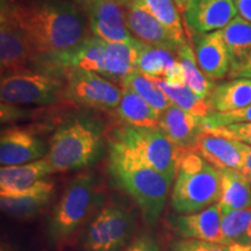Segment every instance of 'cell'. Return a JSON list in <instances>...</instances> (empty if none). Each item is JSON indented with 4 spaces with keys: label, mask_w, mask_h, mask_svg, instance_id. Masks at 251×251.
<instances>
[{
    "label": "cell",
    "mask_w": 251,
    "mask_h": 251,
    "mask_svg": "<svg viewBox=\"0 0 251 251\" xmlns=\"http://www.w3.org/2000/svg\"><path fill=\"white\" fill-rule=\"evenodd\" d=\"M1 13L27 37L35 71L64 76L65 57L89 37L86 15L74 0H15Z\"/></svg>",
    "instance_id": "6da1fadb"
},
{
    "label": "cell",
    "mask_w": 251,
    "mask_h": 251,
    "mask_svg": "<svg viewBox=\"0 0 251 251\" xmlns=\"http://www.w3.org/2000/svg\"><path fill=\"white\" fill-rule=\"evenodd\" d=\"M108 172L112 180L134 200L146 224L152 227L164 212L171 185L133 150L109 139Z\"/></svg>",
    "instance_id": "7a4b0ae2"
},
{
    "label": "cell",
    "mask_w": 251,
    "mask_h": 251,
    "mask_svg": "<svg viewBox=\"0 0 251 251\" xmlns=\"http://www.w3.org/2000/svg\"><path fill=\"white\" fill-rule=\"evenodd\" d=\"M105 196L93 172H81L69 181L47 225V243L62 250L71 242L77 231L101 208Z\"/></svg>",
    "instance_id": "3957f363"
},
{
    "label": "cell",
    "mask_w": 251,
    "mask_h": 251,
    "mask_svg": "<svg viewBox=\"0 0 251 251\" xmlns=\"http://www.w3.org/2000/svg\"><path fill=\"white\" fill-rule=\"evenodd\" d=\"M102 150L101 122L87 115H78L64 120L54 130L47 158L55 172H72L96 163Z\"/></svg>",
    "instance_id": "277c9868"
},
{
    "label": "cell",
    "mask_w": 251,
    "mask_h": 251,
    "mask_svg": "<svg viewBox=\"0 0 251 251\" xmlns=\"http://www.w3.org/2000/svg\"><path fill=\"white\" fill-rule=\"evenodd\" d=\"M222 176L194 150H185L172 184L170 203L178 214H191L220 201Z\"/></svg>",
    "instance_id": "5b68a950"
},
{
    "label": "cell",
    "mask_w": 251,
    "mask_h": 251,
    "mask_svg": "<svg viewBox=\"0 0 251 251\" xmlns=\"http://www.w3.org/2000/svg\"><path fill=\"white\" fill-rule=\"evenodd\" d=\"M111 139L133 150L172 186L185 150L175 146L158 127L121 125L113 128Z\"/></svg>",
    "instance_id": "8992f818"
},
{
    "label": "cell",
    "mask_w": 251,
    "mask_h": 251,
    "mask_svg": "<svg viewBox=\"0 0 251 251\" xmlns=\"http://www.w3.org/2000/svg\"><path fill=\"white\" fill-rule=\"evenodd\" d=\"M135 216L119 202L103 203L90 220L81 251H125L133 240Z\"/></svg>",
    "instance_id": "52a82bcc"
},
{
    "label": "cell",
    "mask_w": 251,
    "mask_h": 251,
    "mask_svg": "<svg viewBox=\"0 0 251 251\" xmlns=\"http://www.w3.org/2000/svg\"><path fill=\"white\" fill-rule=\"evenodd\" d=\"M65 77L42 71H25L2 76L0 100L12 105L50 106L63 99Z\"/></svg>",
    "instance_id": "ba28073f"
},
{
    "label": "cell",
    "mask_w": 251,
    "mask_h": 251,
    "mask_svg": "<svg viewBox=\"0 0 251 251\" xmlns=\"http://www.w3.org/2000/svg\"><path fill=\"white\" fill-rule=\"evenodd\" d=\"M63 99L84 108L114 111L120 103L122 87L94 72L70 69L64 74Z\"/></svg>",
    "instance_id": "9c48e42d"
},
{
    "label": "cell",
    "mask_w": 251,
    "mask_h": 251,
    "mask_svg": "<svg viewBox=\"0 0 251 251\" xmlns=\"http://www.w3.org/2000/svg\"><path fill=\"white\" fill-rule=\"evenodd\" d=\"M89 20L91 33L106 42H131L126 9L111 0H81L78 5Z\"/></svg>",
    "instance_id": "30bf717a"
},
{
    "label": "cell",
    "mask_w": 251,
    "mask_h": 251,
    "mask_svg": "<svg viewBox=\"0 0 251 251\" xmlns=\"http://www.w3.org/2000/svg\"><path fill=\"white\" fill-rule=\"evenodd\" d=\"M49 144L33 128L9 127L0 136V164L21 165L48 155Z\"/></svg>",
    "instance_id": "8fae6325"
},
{
    "label": "cell",
    "mask_w": 251,
    "mask_h": 251,
    "mask_svg": "<svg viewBox=\"0 0 251 251\" xmlns=\"http://www.w3.org/2000/svg\"><path fill=\"white\" fill-rule=\"evenodd\" d=\"M0 67L1 77L35 70L33 49L23 30L7 14L0 13Z\"/></svg>",
    "instance_id": "7c38bea8"
},
{
    "label": "cell",
    "mask_w": 251,
    "mask_h": 251,
    "mask_svg": "<svg viewBox=\"0 0 251 251\" xmlns=\"http://www.w3.org/2000/svg\"><path fill=\"white\" fill-rule=\"evenodd\" d=\"M222 214L224 212L218 202L191 214H170L166 219V226L179 238L226 244L221 229Z\"/></svg>",
    "instance_id": "4fadbf2b"
},
{
    "label": "cell",
    "mask_w": 251,
    "mask_h": 251,
    "mask_svg": "<svg viewBox=\"0 0 251 251\" xmlns=\"http://www.w3.org/2000/svg\"><path fill=\"white\" fill-rule=\"evenodd\" d=\"M54 194V181L45 178L23 192L0 194V207L12 218L30 220L48 208Z\"/></svg>",
    "instance_id": "5bb4252c"
},
{
    "label": "cell",
    "mask_w": 251,
    "mask_h": 251,
    "mask_svg": "<svg viewBox=\"0 0 251 251\" xmlns=\"http://www.w3.org/2000/svg\"><path fill=\"white\" fill-rule=\"evenodd\" d=\"M236 17L233 0H194L184 13L187 29L192 34L221 30Z\"/></svg>",
    "instance_id": "9a60e30c"
},
{
    "label": "cell",
    "mask_w": 251,
    "mask_h": 251,
    "mask_svg": "<svg viewBox=\"0 0 251 251\" xmlns=\"http://www.w3.org/2000/svg\"><path fill=\"white\" fill-rule=\"evenodd\" d=\"M198 65L209 79L216 80L229 75L230 61L222 30L192 34Z\"/></svg>",
    "instance_id": "2e32d148"
},
{
    "label": "cell",
    "mask_w": 251,
    "mask_h": 251,
    "mask_svg": "<svg viewBox=\"0 0 251 251\" xmlns=\"http://www.w3.org/2000/svg\"><path fill=\"white\" fill-rule=\"evenodd\" d=\"M157 127L175 146L183 150H193L203 133L202 118L184 111L175 103L161 113Z\"/></svg>",
    "instance_id": "e0dca14e"
},
{
    "label": "cell",
    "mask_w": 251,
    "mask_h": 251,
    "mask_svg": "<svg viewBox=\"0 0 251 251\" xmlns=\"http://www.w3.org/2000/svg\"><path fill=\"white\" fill-rule=\"evenodd\" d=\"M125 9L128 29L137 40L149 46L168 49L177 55L180 46L151 13L136 2Z\"/></svg>",
    "instance_id": "ac0fdd59"
},
{
    "label": "cell",
    "mask_w": 251,
    "mask_h": 251,
    "mask_svg": "<svg viewBox=\"0 0 251 251\" xmlns=\"http://www.w3.org/2000/svg\"><path fill=\"white\" fill-rule=\"evenodd\" d=\"M193 150L220 171L242 170L244 156L240 141L203 131Z\"/></svg>",
    "instance_id": "d6986e66"
},
{
    "label": "cell",
    "mask_w": 251,
    "mask_h": 251,
    "mask_svg": "<svg viewBox=\"0 0 251 251\" xmlns=\"http://www.w3.org/2000/svg\"><path fill=\"white\" fill-rule=\"evenodd\" d=\"M52 174L56 172L47 157L27 164L1 166L0 194L23 192Z\"/></svg>",
    "instance_id": "ffe728a7"
},
{
    "label": "cell",
    "mask_w": 251,
    "mask_h": 251,
    "mask_svg": "<svg viewBox=\"0 0 251 251\" xmlns=\"http://www.w3.org/2000/svg\"><path fill=\"white\" fill-rule=\"evenodd\" d=\"M142 41L131 42H106L102 77L119 84L129 75L136 72V63Z\"/></svg>",
    "instance_id": "44dd1931"
},
{
    "label": "cell",
    "mask_w": 251,
    "mask_h": 251,
    "mask_svg": "<svg viewBox=\"0 0 251 251\" xmlns=\"http://www.w3.org/2000/svg\"><path fill=\"white\" fill-rule=\"evenodd\" d=\"M212 113H227L242 109L251 103V79L234 78L215 85L207 98Z\"/></svg>",
    "instance_id": "7402d4cb"
},
{
    "label": "cell",
    "mask_w": 251,
    "mask_h": 251,
    "mask_svg": "<svg viewBox=\"0 0 251 251\" xmlns=\"http://www.w3.org/2000/svg\"><path fill=\"white\" fill-rule=\"evenodd\" d=\"M221 30L230 61L229 77L233 78L251 54V23L237 15Z\"/></svg>",
    "instance_id": "603a6c76"
},
{
    "label": "cell",
    "mask_w": 251,
    "mask_h": 251,
    "mask_svg": "<svg viewBox=\"0 0 251 251\" xmlns=\"http://www.w3.org/2000/svg\"><path fill=\"white\" fill-rule=\"evenodd\" d=\"M115 115L125 125L137 127H157L161 113L129 89L122 87L120 103L114 109Z\"/></svg>",
    "instance_id": "cb8c5ba5"
},
{
    "label": "cell",
    "mask_w": 251,
    "mask_h": 251,
    "mask_svg": "<svg viewBox=\"0 0 251 251\" xmlns=\"http://www.w3.org/2000/svg\"><path fill=\"white\" fill-rule=\"evenodd\" d=\"M222 212L251 208V181L241 171L222 170Z\"/></svg>",
    "instance_id": "d4e9b609"
},
{
    "label": "cell",
    "mask_w": 251,
    "mask_h": 251,
    "mask_svg": "<svg viewBox=\"0 0 251 251\" xmlns=\"http://www.w3.org/2000/svg\"><path fill=\"white\" fill-rule=\"evenodd\" d=\"M105 45L106 41L99 37L94 35L87 37L65 57L63 62L64 74L70 69H80V70L91 71L102 76Z\"/></svg>",
    "instance_id": "484cf974"
},
{
    "label": "cell",
    "mask_w": 251,
    "mask_h": 251,
    "mask_svg": "<svg viewBox=\"0 0 251 251\" xmlns=\"http://www.w3.org/2000/svg\"><path fill=\"white\" fill-rule=\"evenodd\" d=\"M174 54L168 49L142 42L137 56L136 72L148 78H164L178 62V57H175Z\"/></svg>",
    "instance_id": "4316f807"
},
{
    "label": "cell",
    "mask_w": 251,
    "mask_h": 251,
    "mask_svg": "<svg viewBox=\"0 0 251 251\" xmlns=\"http://www.w3.org/2000/svg\"><path fill=\"white\" fill-rule=\"evenodd\" d=\"M134 2L142 6L149 13L170 31L178 45H186V33L181 23L180 11L174 0H134Z\"/></svg>",
    "instance_id": "83f0119b"
},
{
    "label": "cell",
    "mask_w": 251,
    "mask_h": 251,
    "mask_svg": "<svg viewBox=\"0 0 251 251\" xmlns=\"http://www.w3.org/2000/svg\"><path fill=\"white\" fill-rule=\"evenodd\" d=\"M177 57L184 67L185 75H186V85L198 97L207 100L212 90L214 89L215 84L199 68L194 49H192V47L188 43L180 46L177 51Z\"/></svg>",
    "instance_id": "f1b7e54d"
},
{
    "label": "cell",
    "mask_w": 251,
    "mask_h": 251,
    "mask_svg": "<svg viewBox=\"0 0 251 251\" xmlns=\"http://www.w3.org/2000/svg\"><path fill=\"white\" fill-rule=\"evenodd\" d=\"M150 79L164 92L172 103L183 108L184 111L200 118H205L207 115L212 114L207 100L198 97L187 85L181 87H172L168 85L162 78H150Z\"/></svg>",
    "instance_id": "f546056e"
},
{
    "label": "cell",
    "mask_w": 251,
    "mask_h": 251,
    "mask_svg": "<svg viewBox=\"0 0 251 251\" xmlns=\"http://www.w3.org/2000/svg\"><path fill=\"white\" fill-rule=\"evenodd\" d=\"M120 86L133 91L159 113H163L172 105L171 100L150 78L139 72H134L126 77L120 83Z\"/></svg>",
    "instance_id": "4dcf8cb0"
},
{
    "label": "cell",
    "mask_w": 251,
    "mask_h": 251,
    "mask_svg": "<svg viewBox=\"0 0 251 251\" xmlns=\"http://www.w3.org/2000/svg\"><path fill=\"white\" fill-rule=\"evenodd\" d=\"M251 228V208L224 212L221 229L226 244L238 243V241Z\"/></svg>",
    "instance_id": "1f68e13d"
},
{
    "label": "cell",
    "mask_w": 251,
    "mask_h": 251,
    "mask_svg": "<svg viewBox=\"0 0 251 251\" xmlns=\"http://www.w3.org/2000/svg\"><path fill=\"white\" fill-rule=\"evenodd\" d=\"M248 122H251V103L238 111L212 113V114L207 115L202 118V128L203 130H206L234 124H248Z\"/></svg>",
    "instance_id": "d6a6232c"
},
{
    "label": "cell",
    "mask_w": 251,
    "mask_h": 251,
    "mask_svg": "<svg viewBox=\"0 0 251 251\" xmlns=\"http://www.w3.org/2000/svg\"><path fill=\"white\" fill-rule=\"evenodd\" d=\"M168 251H231L230 244L207 242L193 238H177L171 241Z\"/></svg>",
    "instance_id": "836d02e7"
},
{
    "label": "cell",
    "mask_w": 251,
    "mask_h": 251,
    "mask_svg": "<svg viewBox=\"0 0 251 251\" xmlns=\"http://www.w3.org/2000/svg\"><path fill=\"white\" fill-rule=\"evenodd\" d=\"M203 131L240 141V142L246 143L251 147V122H248V124L228 125L224 126V127L213 128V129H206Z\"/></svg>",
    "instance_id": "e575fe53"
},
{
    "label": "cell",
    "mask_w": 251,
    "mask_h": 251,
    "mask_svg": "<svg viewBox=\"0 0 251 251\" xmlns=\"http://www.w3.org/2000/svg\"><path fill=\"white\" fill-rule=\"evenodd\" d=\"M33 113L30 109L24 108L21 105H12V103L1 102L0 105V119L2 125L15 124V122L26 121Z\"/></svg>",
    "instance_id": "d590c367"
},
{
    "label": "cell",
    "mask_w": 251,
    "mask_h": 251,
    "mask_svg": "<svg viewBox=\"0 0 251 251\" xmlns=\"http://www.w3.org/2000/svg\"><path fill=\"white\" fill-rule=\"evenodd\" d=\"M125 251H162L158 241L152 234L143 231L135 236Z\"/></svg>",
    "instance_id": "8d00e7d4"
},
{
    "label": "cell",
    "mask_w": 251,
    "mask_h": 251,
    "mask_svg": "<svg viewBox=\"0 0 251 251\" xmlns=\"http://www.w3.org/2000/svg\"><path fill=\"white\" fill-rule=\"evenodd\" d=\"M237 15L243 20L251 23V0H233Z\"/></svg>",
    "instance_id": "74e56055"
},
{
    "label": "cell",
    "mask_w": 251,
    "mask_h": 251,
    "mask_svg": "<svg viewBox=\"0 0 251 251\" xmlns=\"http://www.w3.org/2000/svg\"><path fill=\"white\" fill-rule=\"evenodd\" d=\"M242 148H243L244 161H243V166L241 172H242L248 179L251 181V147L248 146L246 143H242Z\"/></svg>",
    "instance_id": "f35d334b"
},
{
    "label": "cell",
    "mask_w": 251,
    "mask_h": 251,
    "mask_svg": "<svg viewBox=\"0 0 251 251\" xmlns=\"http://www.w3.org/2000/svg\"><path fill=\"white\" fill-rule=\"evenodd\" d=\"M233 78H248V79H251V54L240 70L234 75Z\"/></svg>",
    "instance_id": "ab89813d"
},
{
    "label": "cell",
    "mask_w": 251,
    "mask_h": 251,
    "mask_svg": "<svg viewBox=\"0 0 251 251\" xmlns=\"http://www.w3.org/2000/svg\"><path fill=\"white\" fill-rule=\"evenodd\" d=\"M176 2V5L178 6V8H179V11L181 13H185V11L187 9V6H188V0H174Z\"/></svg>",
    "instance_id": "60d3db41"
},
{
    "label": "cell",
    "mask_w": 251,
    "mask_h": 251,
    "mask_svg": "<svg viewBox=\"0 0 251 251\" xmlns=\"http://www.w3.org/2000/svg\"><path fill=\"white\" fill-rule=\"evenodd\" d=\"M238 244H244V246H251V228L248 230V233L238 241Z\"/></svg>",
    "instance_id": "b9f144b4"
},
{
    "label": "cell",
    "mask_w": 251,
    "mask_h": 251,
    "mask_svg": "<svg viewBox=\"0 0 251 251\" xmlns=\"http://www.w3.org/2000/svg\"><path fill=\"white\" fill-rule=\"evenodd\" d=\"M111 1L117 2V4L122 6L124 8H127V7H129L131 4H133L134 0H111Z\"/></svg>",
    "instance_id": "7bdbcfd3"
},
{
    "label": "cell",
    "mask_w": 251,
    "mask_h": 251,
    "mask_svg": "<svg viewBox=\"0 0 251 251\" xmlns=\"http://www.w3.org/2000/svg\"><path fill=\"white\" fill-rule=\"evenodd\" d=\"M0 251H15L11 246H8L7 243H1V247H0Z\"/></svg>",
    "instance_id": "ee69618b"
},
{
    "label": "cell",
    "mask_w": 251,
    "mask_h": 251,
    "mask_svg": "<svg viewBox=\"0 0 251 251\" xmlns=\"http://www.w3.org/2000/svg\"><path fill=\"white\" fill-rule=\"evenodd\" d=\"M13 1H15V0H0V4H1V7H6V6L11 5Z\"/></svg>",
    "instance_id": "f6af8a7d"
},
{
    "label": "cell",
    "mask_w": 251,
    "mask_h": 251,
    "mask_svg": "<svg viewBox=\"0 0 251 251\" xmlns=\"http://www.w3.org/2000/svg\"><path fill=\"white\" fill-rule=\"evenodd\" d=\"M74 1H75V2H76V4H77V5H79V4H80V2H81V0H74Z\"/></svg>",
    "instance_id": "bcb514c9"
},
{
    "label": "cell",
    "mask_w": 251,
    "mask_h": 251,
    "mask_svg": "<svg viewBox=\"0 0 251 251\" xmlns=\"http://www.w3.org/2000/svg\"><path fill=\"white\" fill-rule=\"evenodd\" d=\"M192 1H194V0H188V5H190ZM187 7H188V6H187Z\"/></svg>",
    "instance_id": "7dc6e473"
},
{
    "label": "cell",
    "mask_w": 251,
    "mask_h": 251,
    "mask_svg": "<svg viewBox=\"0 0 251 251\" xmlns=\"http://www.w3.org/2000/svg\"><path fill=\"white\" fill-rule=\"evenodd\" d=\"M250 247H251V246H250ZM250 251H251V250H250Z\"/></svg>",
    "instance_id": "c3c4849f"
}]
</instances>
